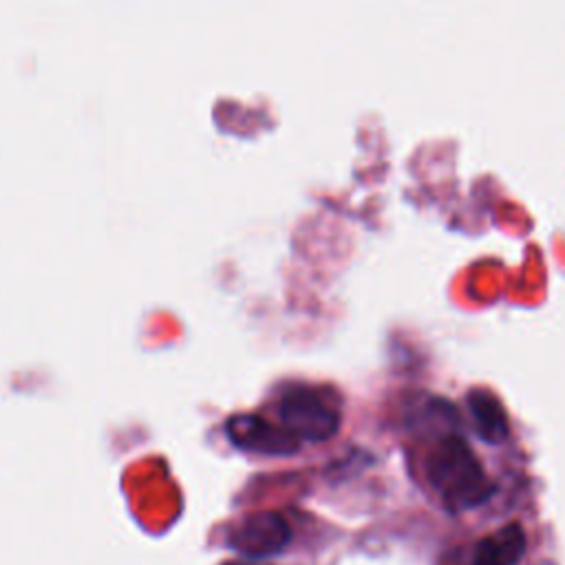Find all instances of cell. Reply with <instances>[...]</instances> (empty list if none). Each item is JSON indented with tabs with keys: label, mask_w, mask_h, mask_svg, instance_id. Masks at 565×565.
<instances>
[{
	"label": "cell",
	"mask_w": 565,
	"mask_h": 565,
	"mask_svg": "<svg viewBox=\"0 0 565 565\" xmlns=\"http://www.w3.org/2000/svg\"><path fill=\"white\" fill-rule=\"evenodd\" d=\"M223 565H267L263 563V558H247V556H241V558H234V561H227Z\"/></svg>",
	"instance_id": "cell-7"
},
{
	"label": "cell",
	"mask_w": 565,
	"mask_h": 565,
	"mask_svg": "<svg viewBox=\"0 0 565 565\" xmlns=\"http://www.w3.org/2000/svg\"><path fill=\"white\" fill-rule=\"evenodd\" d=\"M225 430L236 448L249 452L291 455L300 448V441L285 430L278 419L274 422L263 415H234Z\"/></svg>",
	"instance_id": "cell-4"
},
{
	"label": "cell",
	"mask_w": 565,
	"mask_h": 565,
	"mask_svg": "<svg viewBox=\"0 0 565 565\" xmlns=\"http://www.w3.org/2000/svg\"><path fill=\"white\" fill-rule=\"evenodd\" d=\"M291 541V527L280 512L267 510L241 519L227 534V545L247 558H269L280 554Z\"/></svg>",
	"instance_id": "cell-3"
},
{
	"label": "cell",
	"mask_w": 565,
	"mask_h": 565,
	"mask_svg": "<svg viewBox=\"0 0 565 565\" xmlns=\"http://www.w3.org/2000/svg\"><path fill=\"white\" fill-rule=\"evenodd\" d=\"M525 552V532L510 523L477 543L472 565H516Z\"/></svg>",
	"instance_id": "cell-5"
},
{
	"label": "cell",
	"mask_w": 565,
	"mask_h": 565,
	"mask_svg": "<svg viewBox=\"0 0 565 565\" xmlns=\"http://www.w3.org/2000/svg\"><path fill=\"white\" fill-rule=\"evenodd\" d=\"M468 408L470 415L475 419L477 433L481 439H486L488 444H499L508 437V417L503 406L499 404V399L483 391V388H475L468 393Z\"/></svg>",
	"instance_id": "cell-6"
},
{
	"label": "cell",
	"mask_w": 565,
	"mask_h": 565,
	"mask_svg": "<svg viewBox=\"0 0 565 565\" xmlns=\"http://www.w3.org/2000/svg\"><path fill=\"white\" fill-rule=\"evenodd\" d=\"M276 419L300 444L324 441L340 428V411L333 399L320 388L307 384H294L280 395L276 404Z\"/></svg>",
	"instance_id": "cell-2"
},
{
	"label": "cell",
	"mask_w": 565,
	"mask_h": 565,
	"mask_svg": "<svg viewBox=\"0 0 565 565\" xmlns=\"http://www.w3.org/2000/svg\"><path fill=\"white\" fill-rule=\"evenodd\" d=\"M424 477L441 505L450 512L477 508L494 490L475 450L455 433L441 435L426 452Z\"/></svg>",
	"instance_id": "cell-1"
}]
</instances>
